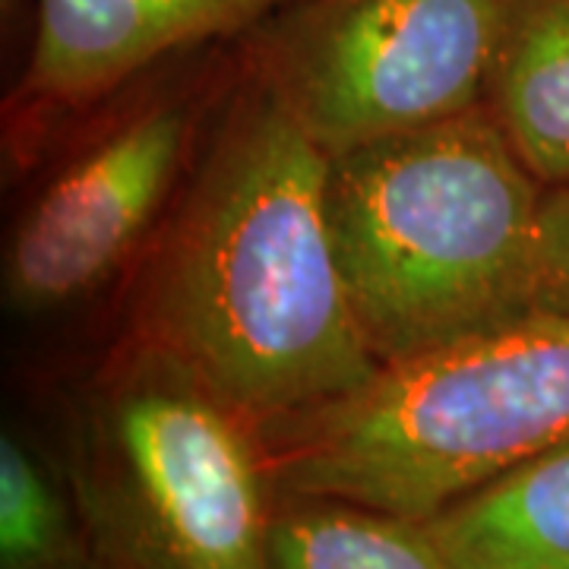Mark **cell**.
<instances>
[{
    "mask_svg": "<svg viewBox=\"0 0 569 569\" xmlns=\"http://www.w3.org/2000/svg\"><path fill=\"white\" fill-rule=\"evenodd\" d=\"M329 156L238 54L156 238L133 266L130 339L269 427L380 373L336 260Z\"/></svg>",
    "mask_w": 569,
    "mask_h": 569,
    "instance_id": "6da1fadb",
    "label": "cell"
},
{
    "mask_svg": "<svg viewBox=\"0 0 569 569\" xmlns=\"http://www.w3.org/2000/svg\"><path fill=\"white\" fill-rule=\"evenodd\" d=\"M541 200L485 104L329 159L336 260L380 367L531 313Z\"/></svg>",
    "mask_w": 569,
    "mask_h": 569,
    "instance_id": "7a4b0ae2",
    "label": "cell"
},
{
    "mask_svg": "<svg viewBox=\"0 0 569 569\" xmlns=\"http://www.w3.org/2000/svg\"><path fill=\"white\" fill-rule=\"evenodd\" d=\"M257 433L284 497L425 522L569 437V313H526L383 365L361 389Z\"/></svg>",
    "mask_w": 569,
    "mask_h": 569,
    "instance_id": "3957f363",
    "label": "cell"
},
{
    "mask_svg": "<svg viewBox=\"0 0 569 569\" xmlns=\"http://www.w3.org/2000/svg\"><path fill=\"white\" fill-rule=\"evenodd\" d=\"M86 437L133 569H272L260 433L178 358L127 336L89 387Z\"/></svg>",
    "mask_w": 569,
    "mask_h": 569,
    "instance_id": "277c9868",
    "label": "cell"
},
{
    "mask_svg": "<svg viewBox=\"0 0 569 569\" xmlns=\"http://www.w3.org/2000/svg\"><path fill=\"white\" fill-rule=\"evenodd\" d=\"M509 0H295L238 41L326 156L485 104Z\"/></svg>",
    "mask_w": 569,
    "mask_h": 569,
    "instance_id": "5b68a950",
    "label": "cell"
},
{
    "mask_svg": "<svg viewBox=\"0 0 569 569\" xmlns=\"http://www.w3.org/2000/svg\"><path fill=\"white\" fill-rule=\"evenodd\" d=\"M200 63L80 142L41 183L3 257L7 305L26 317L82 305L140 263L228 89Z\"/></svg>",
    "mask_w": 569,
    "mask_h": 569,
    "instance_id": "8992f818",
    "label": "cell"
},
{
    "mask_svg": "<svg viewBox=\"0 0 569 569\" xmlns=\"http://www.w3.org/2000/svg\"><path fill=\"white\" fill-rule=\"evenodd\" d=\"M295 0H32L10 114L32 137L200 51L238 44Z\"/></svg>",
    "mask_w": 569,
    "mask_h": 569,
    "instance_id": "52a82bcc",
    "label": "cell"
},
{
    "mask_svg": "<svg viewBox=\"0 0 569 569\" xmlns=\"http://www.w3.org/2000/svg\"><path fill=\"white\" fill-rule=\"evenodd\" d=\"M425 526L456 569H569V437L459 497Z\"/></svg>",
    "mask_w": 569,
    "mask_h": 569,
    "instance_id": "ba28073f",
    "label": "cell"
},
{
    "mask_svg": "<svg viewBox=\"0 0 569 569\" xmlns=\"http://www.w3.org/2000/svg\"><path fill=\"white\" fill-rule=\"evenodd\" d=\"M485 108L535 181L569 187V0H509Z\"/></svg>",
    "mask_w": 569,
    "mask_h": 569,
    "instance_id": "9c48e42d",
    "label": "cell"
},
{
    "mask_svg": "<svg viewBox=\"0 0 569 569\" xmlns=\"http://www.w3.org/2000/svg\"><path fill=\"white\" fill-rule=\"evenodd\" d=\"M272 569H456L425 522L346 500L295 497L269 522Z\"/></svg>",
    "mask_w": 569,
    "mask_h": 569,
    "instance_id": "30bf717a",
    "label": "cell"
},
{
    "mask_svg": "<svg viewBox=\"0 0 569 569\" xmlns=\"http://www.w3.org/2000/svg\"><path fill=\"white\" fill-rule=\"evenodd\" d=\"M70 548L67 512L39 459L13 433L0 440V557L3 569H48Z\"/></svg>",
    "mask_w": 569,
    "mask_h": 569,
    "instance_id": "8fae6325",
    "label": "cell"
},
{
    "mask_svg": "<svg viewBox=\"0 0 569 569\" xmlns=\"http://www.w3.org/2000/svg\"><path fill=\"white\" fill-rule=\"evenodd\" d=\"M531 313H569V187H550L541 200Z\"/></svg>",
    "mask_w": 569,
    "mask_h": 569,
    "instance_id": "7c38bea8",
    "label": "cell"
},
{
    "mask_svg": "<svg viewBox=\"0 0 569 569\" xmlns=\"http://www.w3.org/2000/svg\"><path fill=\"white\" fill-rule=\"evenodd\" d=\"M17 7H20V0H0V10H3V17H10Z\"/></svg>",
    "mask_w": 569,
    "mask_h": 569,
    "instance_id": "4fadbf2b",
    "label": "cell"
}]
</instances>
